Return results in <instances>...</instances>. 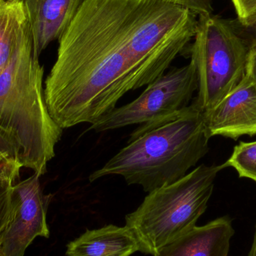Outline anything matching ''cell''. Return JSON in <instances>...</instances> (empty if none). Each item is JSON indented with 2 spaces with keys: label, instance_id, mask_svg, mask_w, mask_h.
<instances>
[{
  "label": "cell",
  "instance_id": "obj_5",
  "mask_svg": "<svg viewBox=\"0 0 256 256\" xmlns=\"http://www.w3.org/2000/svg\"><path fill=\"white\" fill-rule=\"evenodd\" d=\"M190 48L198 76L194 104L202 112L214 108L246 75L249 42L231 22L212 14L198 16Z\"/></svg>",
  "mask_w": 256,
  "mask_h": 256
},
{
  "label": "cell",
  "instance_id": "obj_16",
  "mask_svg": "<svg viewBox=\"0 0 256 256\" xmlns=\"http://www.w3.org/2000/svg\"><path fill=\"white\" fill-rule=\"evenodd\" d=\"M164 1L170 2L173 4L186 8L191 12L196 14L198 16L212 14L213 12L212 0H164Z\"/></svg>",
  "mask_w": 256,
  "mask_h": 256
},
{
  "label": "cell",
  "instance_id": "obj_15",
  "mask_svg": "<svg viewBox=\"0 0 256 256\" xmlns=\"http://www.w3.org/2000/svg\"><path fill=\"white\" fill-rule=\"evenodd\" d=\"M238 18L244 28L256 22V0H232Z\"/></svg>",
  "mask_w": 256,
  "mask_h": 256
},
{
  "label": "cell",
  "instance_id": "obj_19",
  "mask_svg": "<svg viewBox=\"0 0 256 256\" xmlns=\"http://www.w3.org/2000/svg\"><path fill=\"white\" fill-rule=\"evenodd\" d=\"M246 74L252 76L256 81V42L249 44Z\"/></svg>",
  "mask_w": 256,
  "mask_h": 256
},
{
  "label": "cell",
  "instance_id": "obj_21",
  "mask_svg": "<svg viewBox=\"0 0 256 256\" xmlns=\"http://www.w3.org/2000/svg\"><path fill=\"white\" fill-rule=\"evenodd\" d=\"M248 256H256V225L255 234H254V242H252V246H251L250 251Z\"/></svg>",
  "mask_w": 256,
  "mask_h": 256
},
{
  "label": "cell",
  "instance_id": "obj_12",
  "mask_svg": "<svg viewBox=\"0 0 256 256\" xmlns=\"http://www.w3.org/2000/svg\"><path fill=\"white\" fill-rule=\"evenodd\" d=\"M30 26L24 0H0V73Z\"/></svg>",
  "mask_w": 256,
  "mask_h": 256
},
{
  "label": "cell",
  "instance_id": "obj_14",
  "mask_svg": "<svg viewBox=\"0 0 256 256\" xmlns=\"http://www.w3.org/2000/svg\"><path fill=\"white\" fill-rule=\"evenodd\" d=\"M13 178L0 174V232L7 224L12 206V195L14 182Z\"/></svg>",
  "mask_w": 256,
  "mask_h": 256
},
{
  "label": "cell",
  "instance_id": "obj_20",
  "mask_svg": "<svg viewBox=\"0 0 256 256\" xmlns=\"http://www.w3.org/2000/svg\"><path fill=\"white\" fill-rule=\"evenodd\" d=\"M250 34L249 44L256 43V22L251 25L250 26L245 28Z\"/></svg>",
  "mask_w": 256,
  "mask_h": 256
},
{
  "label": "cell",
  "instance_id": "obj_6",
  "mask_svg": "<svg viewBox=\"0 0 256 256\" xmlns=\"http://www.w3.org/2000/svg\"><path fill=\"white\" fill-rule=\"evenodd\" d=\"M198 76L192 61L182 68H173L147 86L130 103L116 108L92 124L90 130L104 132L154 122L188 108L198 90Z\"/></svg>",
  "mask_w": 256,
  "mask_h": 256
},
{
  "label": "cell",
  "instance_id": "obj_17",
  "mask_svg": "<svg viewBox=\"0 0 256 256\" xmlns=\"http://www.w3.org/2000/svg\"><path fill=\"white\" fill-rule=\"evenodd\" d=\"M21 168L22 167L19 164L9 160L0 154V174L8 176L16 180L19 177Z\"/></svg>",
  "mask_w": 256,
  "mask_h": 256
},
{
  "label": "cell",
  "instance_id": "obj_11",
  "mask_svg": "<svg viewBox=\"0 0 256 256\" xmlns=\"http://www.w3.org/2000/svg\"><path fill=\"white\" fill-rule=\"evenodd\" d=\"M138 252L136 240L129 228L106 226L87 230L67 244V256H130Z\"/></svg>",
  "mask_w": 256,
  "mask_h": 256
},
{
  "label": "cell",
  "instance_id": "obj_2",
  "mask_svg": "<svg viewBox=\"0 0 256 256\" xmlns=\"http://www.w3.org/2000/svg\"><path fill=\"white\" fill-rule=\"evenodd\" d=\"M210 138L203 112L191 104L174 115L140 124L127 146L88 180L120 176L148 194L184 177L207 154Z\"/></svg>",
  "mask_w": 256,
  "mask_h": 256
},
{
  "label": "cell",
  "instance_id": "obj_10",
  "mask_svg": "<svg viewBox=\"0 0 256 256\" xmlns=\"http://www.w3.org/2000/svg\"><path fill=\"white\" fill-rule=\"evenodd\" d=\"M28 12L34 50L40 56L60 39L78 12L82 0H24Z\"/></svg>",
  "mask_w": 256,
  "mask_h": 256
},
{
  "label": "cell",
  "instance_id": "obj_1",
  "mask_svg": "<svg viewBox=\"0 0 256 256\" xmlns=\"http://www.w3.org/2000/svg\"><path fill=\"white\" fill-rule=\"evenodd\" d=\"M197 22L196 14L164 0H82L45 80L51 116L62 129L94 124L165 74Z\"/></svg>",
  "mask_w": 256,
  "mask_h": 256
},
{
  "label": "cell",
  "instance_id": "obj_13",
  "mask_svg": "<svg viewBox=\"0 0 256 256\" xmlns=\"http://www.w3.org/2000/svg\"><path fill=\"white\" fill-rule=\"evenodd\" d=\"M224 164L226 167L234 168L239 177L251 179L256 183V141L240 142Z\"/></svg>",
  "mask_w": 256,
  "mask_h": 256
},
{
  "label": "cell",
  "instance_id": "obj_9",
  "mask_svg": "<svg viewBox=\"0 0 256 256\" xmlns=\"http://www.w3.org/2000/svg\"><path fill=\"white\" fill-rule=\"evenodd\" d=\"M234 234L232 220L221 216L202 226H196L158 256H228Z\"/></svg>",
  "mask_w": 256,
  "mask_h": 256
},
{
  "label": "cell",
  "instance_id": "obj_4",
  "mask_svg": "<svg viewBox=\"0 0 256 256\" xmlns=\"http://www.w3.org/2000/svg\"><path fill=\"white\" fill-rule=\"evenodd\" d=\"M221 165L198 166L180 180L148 192L126 216V226L136 240L138 252L158 256L162 249L196 226L213 194Z\"/></svg>",
  "mask_w": 256,
  "mask_h": 256
},
{
  "label": "cell",
  "instance_id": "obj_7",
  "mask_svg": "<svg viewBox=\"0 0 256 256\" xmlns=\"http://www.w3.org/2000/svg\"><path fill=\"white\" fill-rule=\"evenodd\" d=\"M40 178L34 173L14 185L9 219L0 232V256H24L36 238L50 237V196L44 194Z\"/></svg>",
  "mask_w": 256,
  "mask_h": 256
},
{
  "label": "cell",
  "instance_id": "obj_3",
  "mask_svg": "<svg viewBox=\"0 0 256 256\" xmlns=\"http://www.w3.org/2000/svg\"><path fill=\"white\" fill-rule=\"evenodd\" d=\"M38 57L30 26L0 73V132L16 149L21 166L42 176L63 129L48 110Z\"/></svg>",
  "mask_w": 256,
  "mask_h": 256
},
{
  "label": "cell",
  "instance_id": "obj_18",
  "mask_svg": "<svg viewBox=\"0 0 256 256\" xmlns=\"http://www.w3.org/2000/svg\"><path fill=\"white\" fill-rule=\"evenodd\" d=\"M0 154L9 160L16 162L20 166L18 162L16 149L14 147L12 143L1 132H0Z\"/></svg>",
  "mask_w": 256,
  "mask_h": 256
},
{
  "label": "cell",
  "instance_id": "obj_8",
  "mask_svg": "<svg viewBox=\"0 0 256 256\" xmlns=\"http://www.w3.org/2000/svg\"><path fill=\"white\" fill-rule=\"evenodd\" d=\"M210 138L237 140L256 135V81L246 74L240 84L214 108L203 112Z\"/></svg>",
  "mask_w": 256,
  "mask_h": 256
}]
</instances>
